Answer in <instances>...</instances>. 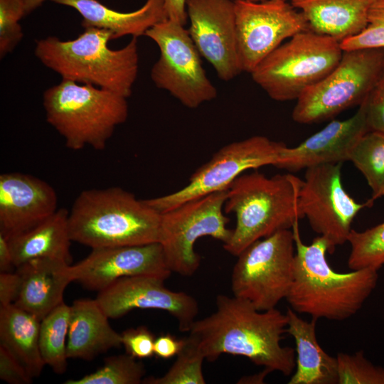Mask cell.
I'll return each mask as SVG.
<instances>
[{"label": "cell", "mask_w": 384, "mask_h": 384, "mask_svg": "<svg viewBox=\"0 0 384 384\" xmlns=\"http://www.w3.org/2000/svg\"><path fill=\"white\" fill-rule=\"evenodd\" d=\"M68 269L73 282L97 292L125 277L154 276L166 280L171 273L159 242L94 248Z\"/></svg>", "instance_id": "17"}, {"label": "cell", "mask_w": 384, "mask_h": 384, "mask_svg": "<svg viewBox=\"0 0 384 384\" xmlns=\"http://www.w3.org/2000/svg\"><path fill=\"white\" fill-rule=\"evenodd\" d=\"M215 304L216 311L195 320L189 330L207 361L227 353L246 357L271 372L292 373L295 349L281 345L287 333L286 313L276 308L259 311L243 299L225 294H218Z\"/></svg>", "instance_id": "1"}, {"label": "cell", "mask_w": 384, "mask_h": 384, "mask_svg": "<svg viewBox=\"0 0 384 384\" xmlns=\"http://www.w3.org/2000/svg\"><path fill=\"white\" fill-rule=\"evenodd\" d=\"M41 321L14 304L0 306V344L9 350L32 378L46 366L40 353Z\"/></svg>", "instance_id": "26"}, {"label": "cell", "mask_w": 384, "mask_h": 384, "mask_svg": "<svg viewBox=\"0 0 384 384\" xmlns=\"http://www.w3.org/2000/svg\"><path fill=\"white\" fill-rule=\"evenodd\" d=\"M164 7L168 19L185 26L188 19L186 0H164Z\"/></svg>", "instance_id": "40"}, {"label": "cell", "mask_w": 384, "mask_h": 384, "mask_svg": "<svg viewBox=\"0 0 384 384\" xmlns=\"http://www.w3.org/2000/svg\"><path fill=\"white\" fill-rule=\"evenodd\" d=\"M368 132L384 135V79L381 78L364 100Z\"/></svg>", "instance_id": "36"}, {"label": "cell", "mask_w": 384, "mask_h": 384, "mask_svg": "<svg viewBox=\"0 0 384 384\" xmlns=\"http://www.w3.org/2000/svg\"><path fill=\"white\" fill-rule=\"evenodd\" d=\"M96 299H80L70 306L67 342L68 358L92 360L122 346V335L109 323Z\"/></svg>", "instance_id": "21"}, {"label": "cell", "mask_w": 384, "mask_h": 384, "mask_svg": "<svg viewBox=\"0 0 384 384\" xmlns=\"http://www.w3.org/2000/svg\"><path fill=\"white\" fill-rule=\"evenodd\" d=\"M343 50L366 48L384 49V0H375L368 12L365 28L341 42Z\"/></svg>", "instance_id": "34"}, {"label": "cell", "mask_w": 384, "mask_h": 384, "mask_svg": "<svg viewBox=\"0 0 384 384\" xmlns=\"http://www.w3.org/2000/svg\"><path fill=\"white\" fill-rule=\"evenodd\" d=\"M13 267H15L9 239L0 233V271L11 272Z\"/></svg>", "instance_id": "41"}, {"label": "cell", "mask_w": 384, "mask_h": 384, "mask_svg": "<svg viewBox=\"0 0 384 384\" xmlns=\"http://www.w3.org/2000/svg\"><path fill=\"white\" fill-rule=\"evenodd\" d=\"M161 213L117 186L82 191L68 214L72 241L92 249L159 242Z\"/></svg>", "instance_id": "3"}, {"label": "cell", "mask_w": 384, "mask_h": 384, "mask_svg": "<svg viewBox=\"0 0 384 384\" xmlns=\"http://www.w3.org/2000/svg\"><path fill=\"white\" fill-rule=\"evenodd\" d=\"M302 183L292 174L267 177L255 171L237 177L224 206L225 213H235L236 225L224 249L237 257L254 242L292 229L304 218L299 204Z\"/></svg>", "instance_id": "5"}, {"label": "cell", "mask_w": 384, "mask_h": 384, "mask_svg": "<svg viewBox=\"0 0 384 384\" xmlns=\"http://www.w3.org/2000/svg\"><path fill=\"white\" fill-rule=\"evenodd\" d=\"M186 11L191 38L218 77L229 81L242 73L234 0H186Z\"/></svg>", "instance_id": "15"}, {"label": "cell", "mask_w": 384, "mask_h": 384, "mask_svg": "<svg viewBox=\"0 0 384 384\" xmlns=\"http://www.w3.org/2000/svg\"><path fill=\"white\" fill-rule=\"evenodd\" d=\"M286 146L282 142L260 135L232 142L220 148L209 161L196 169L184 187L144 201L161 213L186 201L228 188L248 169L266 165L277 166Z\"/></svg>", "instance_id": "12"}, {"label": "cell", "mask_w": 384, "mask_h": 384, "mask_svg": "<svg viewBox=\"0 0 384 384\" xmlns=\"http://www.w3.org/2000/svg\"><path fill=\"white\" fill-rule=\"evenodd\" d=\"M184 343L185 338L177 339L170 334H161L155 338L154 355L159 358L169 359L179 353Z\"/></svg>", "instance_id": "39"}, {"label": "cell", "mask_w": 384, "mask_h": 384, "mask_svg": "<svg viewBox=\"0 0 384 384\" xmlns=\"http://www.w3.org/2000/svg\"><path fill=\"white\" fill-rule=\"evenodd\" d=\"M70 306L64 302L46 316L40 324L39 348L45 365L58 374L66 371Z\"/></svg>", "instance_id": "27"}, {"label": "cell", "mask_w": 384, "mask_h": 384, "mask_svg": "<svg viewBox=\"0 0 384 384\" xmlns=\"http://www.w3.org/2000/svg\"><path fill=\"white\" fill-rule=\"evenodd\" d=\"M338 384H384V368L369 361L363 351L336 356Z\"/></svg>", "instance_id": "32"}, {"label": "cell", "mask_w": 384, "mask_h": 384, "mask_svg": "<svg viewBox=\"0 0 384 384\" xmlns=\"http://www.w3.org/2000/svg\"><path fill=\"white\" fill-rule=\"evenodd\" d=\"M0 378L9 384H28L32 378L23 363L0 344Z\"/></svg>", "instance_id": "37"}, {"label": "cell", "mask_w": 384, "mask_h": 384, "mask_svg": "<svg viewBox=\"0 0 384 384\" xmlns=\"http://www.w3.org/2000/svg\"><path fill=\"white\" fill-rule=\"evenodd\" d=\"M205 357L196 339L188 335L169 370L160 377L143 379L146 384H205L203 362Z\"/></svg>", "instance_id": "29"}, {"label": "cell", "mask_w": 384, "mask_h": 384, "mask_svg": "<svg viewBox=\"0 0 384 384\" xmlns=\"http://www.w3.org/2000/svg\"><path fill=\"white\" fill-rule=\"evenodd\" d=\"M75 9L82 16L84 28L94 27L110 31L113 39L125 36L137 38L155 24L167 19L164 0H146L139 9L120 12L97 0H51Z\"/></svg>", "instance_id": "22"}, {"label": "cell", "mask_w": 384, "mask_h": 384, "mask_svg": "<svg viewBox=\"0 0 384 384\" xmlns=\"http://www.w3.org/2000/svg\"><path fill=\"white\" fill-rule=\"evenodd\" d=\"M164 281L154 276L125 277L98 292L95 299L109 319L136 309H159L177 320L179 331H189L198 314V303L186 292L167 289Z\"/></svg>", "instance_id": "16"}, {"label": "cell", "mask_w": 384, "mask_h": 384, "mask_svg": "<svg viewBox=\"0 0 384 384\" xmlns=\"http://www.w3.org/2000/svg\"><path fill=\"white\" fill-rule=\"evenodd\" d=\"M26 14H29L33 11L40 7L47 0H24Z\"/></svg>", "instance_id": "43"}, {"label": "cell", "mask_w": 384, "mask_h": 384, "mask_svg": "<svg viewBox=\"0 0 384 384\" xmlns=\"http://www.w3.org/2000/svg\"><path fill=\"white\" fill-rule=\"evenodd\" d=\"M287 333L296 344L295 372L289 384H338L336 357L325 352L316 336L317 319L310 321L300 318L292 309L288 308Z\"/></svg>", "instance_id": "24"}, {"label": "cell", "mask_w": 384, "mask_h": 384, "mask_svg": "<svg viewBox=\"0 0 384 384\" xmlns=\"http://www.w3.org/2000/svg\"><path fill=\"white\" fill-rule=\"evenodd\" d=\"M347 242L351 247L348 266L351 270H378L384 265V222L361 232L352 229Z\"/></svg>", "instance_id": "30"}, {"label": "cell", "mask_w": 384, "mask_h": 384, "mask_svg": "<svg viewBox=\"0 0 384 384\" xmlns=\"http://www.w3.org/2000/svg\"><path fill=\"white\" fill-rule=\"evenodd\" d=\"M375 0H290L304 16L309 30L340 43L361 32Z\"/></svg>", "instance_id": "23"}, {"label": "cell", "mask_w": 384, "mask_h": 384, "mask_svg": "<svg viewBox=\"0 0 384 384\" xmlns=\"http://www.w3.org/2000/svg\"><path fill=\"white\" fill-rule=\"evenodd\" d=\"M69 210L58 209L33 228L9 239L15 268L37 258H51L70 264L72 241L68 225Z\"/></svg>", "instance_id": "25"}, {"label": "cell", "mask_w": 384, "mask_h": 384, "mask_svg": "<svg viewBox=\"0 0 384 384\" xmlns=\"http://www.w3.org/2000/svg\"><path fill=\"white\" fill-rule=\"evenodd\" d=\"M21 284V277L16 271L0 273V306L14 304Z\"/></svg>", "instance_id": "38"}, {"label": "cell", "mask_w": 384, "mask_h": 384, "mask_svg": "<svg viewBox=\"0 0 384 384\" xmlns=\"http://www.w3.org/2000/svg\"><path fill=\"white\" fill-rule=\"evenodd\" d=\"M292 230L295 242L294 278L286 299L290 308L312 319L342 321L356 314L375 288L378 270L337 272L328 263L326 240L321 235L303 242L299 221Z\"/></svg>", "instance_id": "2"}, {"label": "cell", "mask_w": 384, "mask_h": 384, "mask_svg": "<svg viewBox=\"0 0 384 384\" xmlns=\"http://www.w3.org/2000/svg\"><path fill=\"white\" fill-rule=\"evenodd\" d=\"M54 188L22 173L0 175V233L10 238L36 226L57 210Z\"/></svg>", "instance_id": "18"}, {"label": "cell", "mask_w": 384, "mask_h": 384, "mask_svg": "<svg viewBox=\"0 0 384 384\" xmlns=\"http://www.w3.org/2000/svg\"><path fill=\"white\" fill-rule=\"evenodd\" d=\"M69 266L60 260L37 258L17 267L21 284L14 304L41 321L64 302V292L73 282Z\"/></svg>", "instance_id": "20"}, {"label": "cell", "mask_w": 384, "mask_h": 384, "mask_svg": "<svg viewBox=\"0 0 384 384\" xmlns=\"http://www.w3.org/2000/svg\"><path fill=\"white\" fill-rule=\"evenodd\" d=\"M234 2L242 72L251 73L284 41L309 29L303 14L287 0Z\"/></svg>", "instance_id": "14"}, {"label": "cell", "mask_w": 384, "mask_h": 384, "mask_svg": "<svg viewBox=\"0 0 384 384\" xmlns=\"http://www.w3.org/2000/svg\"><path fill=\"white\" fill-rule=\"evenodd\" d=\"M299 201L312 230L326 240L329 253L347 242L355 217L375 201L370 198L358 203L348 194L342 184L341 163L306 169Z\"/></svg>", "instance_id": "13"}, {"label": "cell", "mask_w": 384, "mask_h": 384, "mask_svg": "<svg viewBox=\"0 0 384 384\" xmlns=\"http://www.w3.org/2000/svg\"><path fill=\"white\" fill-rule=\"evenodd\" d=\"M127 97L91 84L62 81L43 95L47 122L72 150H103L117 126L127 119Z\"/></svg>", "instance_id": "6"}, {"label": "cell", "mask_w": 384, "mask_h": 384, "mask_svg": "<svg viewBox=\"0 0 384 384\" xmlns=\"http://www.w3.org/2000/svg\"><path fill=\"white\" fill-rule=\"evenodd\" d=\"M248 1H262V0H248Z\"/></svg>", "instance_id": "45"}, {"label": "cell", "mask_w": 384, "mask_h": 384, "mask_svg": "<svg viewBox=\"0 0 384 384\" xmlns=\"http://www.w3.org/2000/svg\"><path fill=\"white\" fill-rule=\"evenodd\" d=\"M137 38L112 50L108 42L113 39L112 33L90 27L73 40L62 41L55 36L38 40L35 55L62 80L91 84L128 98L139 71Z\"/></svg>", "instance_id": "4"}, {"label": "cell", "mask_w": 384, "mask_h": 384, "mask_svg": "<svg viewBox=\"0 0 384 384\" xmlns=\"http://www.w3.org/2000/svg\"><path fill=\"white\" fill-rule=\"evenodd\" d=\"M271 371L267 368H264L262 372L250 376H245L242 378L239 383H262L265 376Z\"/></svg>", "instance_id": "42"}, {"label": "cell", "mask_w": 384, "mask_h": 384, "mask_svg": "<svg viewBox=\"0 0 384 384\" xmlns=\"http://www.w3.org/2000/svg\"><path fill=\"white\" fill-rule=\"evenodd\" d=\"M345 120H333L300 144L284 149L276 167L292 172L326 164L342 163L360 138L368 132L364 101Z\"/></svg>", "instance_id": "19"}, {"label": "cell", "mask_w": 384, "mask_h": 384, "mask_svg": "<svg viewBox=\"0 0 384 384\" xmlns=\"http://www.w3.org/2000/svg\"><path fill=\"white\" fill-rule=\"evenodd\" d=\"M295 242L292 230L258 240L237 257L231 274L233 296L259 311L276 308L286 299L294 278Z\"/></svg>", "instance_id": "9"}, {"label": "cell", "mask_w": 384, "mask_h": 384, "mask_svg": "<svg viewBox=\"0 0 384 384\" xmlns=\"http://www.w3.org/2000/svg\"><path fill=\"white\" fill-rule=\"evenodd\" d=\"M382 78L384 79V62H383V68Z\"/></svg>", "instance_id": "44"}, {"label": "cell", "mask_w": 384, "mask_h": 384, "mask_svg": "<svg viewBox=\"0 0 384 384\" xmlns=\"http://www.w3.org/2000/svg\"><path fill=\"white\" fill-rule=\"evenodd\" d=\"M363 174L373 201L384 196V135L368 132L356 143L348 160Z\"/></svg>", "instance_id": "28"}, {"label": "cell", "mask_w": 384, "mask_h": 384, "mask_svg": "<svg viewBox=\"0 0 384 384\" xmlns=\"http://www.w3.org/2000/svg\"><path fill=\"white\" fill-rule=\"evenodd\" d=\"M121 335L126 353L136 359L148 358L154 354L155 337L146 326L126 329Z\"/></svg>", "instance_id": "35"}, {"label": "cell", "mask_w": 384, "mask_h": 384, "mask_svg": "<svg viewBox=\"0 0 384 384\" xmlns=\"http://www.w3.org/2000/svg\"><path fill=\"white\" fill-rule=\"evenodd\" d=\"M383 62V48L343 50L338 65L297 100L293 120L318 123L359 106L381 79Z\"/></svg>", "instance_id": "8"}, {"label": "cell", "mask_w": 384, "mask_h": 384, "mask_svg": "<svg viewBox=\"0 0 384 384\" xmlns=\"http://www.w3.org/2000/svg\"><path fill=\"white\" fill-rule=\"evenodd\" d=\"M24 0H0V56L11 53L23 33L19 23L26 16Z\"/></svg>", "instance_id": "33"}, {"label": "cell", "mask_w": 384, "mask_h": 384, "mask_svg": "<svg viewBox=\"0 0 384 384\" xmlns=\"http://www.w3.org/2000/svg\"><path fill=\"white\" fill-rule=\"evenodd\" d=\"M144 36L159 48V58L151 70V78L158 88L191 109L217 97V90L207 77L201 55L184 26L167 18Z\"/></svg>", "instance_id": "11"}, {"label": "cell", "mask_w": 384, "mask_h": 384, "mask_svg": "<svg viewBox=\"0 0 384 384\" xmlns=\"http://www.w3.org/2000/svg\"><path fill=\"white\" fill-rule=\"evenodd\" d=\"M145 374L144 365L126 353L112 356L102 367L78 379L67 380L65 384H139Z\"/></svg>", "instance_id": "31"}, {"label": "cell", "mask_w": 384, "mask_h": 384, "mask_svg": "<svg viewBox=\"0 0 384 384\" xmlns=\"http://www.w3.org/2000/svg\"><path fill=\"white\" fill-rule=\"evenodd\" d=\"M343 53L338 41L308 29L281 44L250 74L272 100H297L338 65Z\"/></svg>", "instance_id": "7"}, {"label": "cell", "mask_w": 384, "mask_h": 384, "mask_svg": "<svg viewBox=\"0 0 384 384\" xmlns=\"http://www.w3.org/2000/svg\"><path fill=\"white\" fill-rule=\"evenodd\" d=\"M228 188L186 201L161 213L159 242L169 269L182 276H191L198 269L201 257L194 250L196 241L210 236L223 244L231 237L224 214Z\"/></svg>", "instance_id": "10"}]
</instances>
